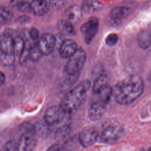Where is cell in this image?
<instances>
[{"instance_id":"obj_23","label":"cell","mask_w":151,"mask_h":151,"mask_svg":"<svg viewBox=\"0 0 151 151\" xmlns=\"http://www.w3.org/2000/svg\"><path fill=\"white\" fill-rule=\"evenodd\" d=\"M42 55L43 54L40 50L37 44H33L29 51V59L32 61L36 62L38 61Z\"/></svg>"},{"instance_id":"obj_20","label":"cell","mask_w":151,"mask_h":151,"mask_svg":"<svg viewBox=\"0 0 151 151\" xmlns=\"http://www.w3.org/2000/svg\"><path fill=\"white\" fill-rule=\"evenodd\" d=\"M33 44L29 40H27L25 43V47L19 55V61L21 65H24L29 59V51Z\"/></svg>"},{"instance_id":"obj_8","label":"cell","mask_w":151,"mask_h":151,"mask_svg":"<svg viewBox=\"0 0 151 151\" xmlns=\"http://www.w3.org/2000/svg\"><path fill=\"white\" fill-rule=\"evenodd\" d=\"M98 137L99 134L96 129L87 127L80 132L78 141L81 146L87 147L93 145L97 141Z\"/></svg>"},{"instance_id":"obj_30","label":"cell","mask_w":151,"mask_h":151,"mask_svg":"<svg viewBox=\"0 0 151 151\" xmlns=\"http://www.w3.org/2000/svg\"><path fill=\"white\" fill-rule=\"evenodd\" d=\"M25 0H12L10 2V6L12 8H15L18 9L20 5Z\"/></svg>"},{"instance_id":"obj_1","label":"cell","mask_w":151,"mask_h":151,"mask_svg":"<svg viewBox=\"0 0 151 151\" xmlns=\"http://www.w3.org/2000/svg\"><path fill=\"white\" fill-rule=\"evenodd\" d=\"M144 83L138 75L130 76L117 83L112 88L113 96L116 101L122 105L130 104L143 93Z\"/></svg>"},{"instance_id":"obj_29","label":"cell","mask_w":151,"mask_h":151,"mask_svg":"<svg viewBox=\"0 0 151 151\" xmlns=\"http://www.w3.org/2000/svg\"><path fill=\"white\" fill-rule=\"evenodd\" d=\"M18 9L22 12H29L31 11V5L28 2L24 1L18 7Z\"/></svg>"},{"instance_id":"obj_33","label":"cell","mask_w":151,"mask_h":151,"mask_svg":"<svg viewBox=\"0 0 151 151\" xmlns=\"http://www.w3.org/2000/svg\"><path fill=\"white\" fill-rule=\"evenodd\" d=\"M140 151H151V147H144L140 149Z\"/></svg>"},{"instance_id":"obj_34","label":"cell","mask_w":151,"mask_h":151,"mask_svg":"<svg viewBox=\"0 0 151 151\" xmlns=\"http://www.w3.org/2000/svg\"><path fill=\"white\" fill-rule=\"evenodd\" d=\"M150 77V78L151 79V73H150V77Z\"/></svg>"},{"instance_id":"obj_24","label":"cell","mask_w":151,"mask_h":151,"mask_svg":"<svg viewBox=\"0 0 151 151\" xmlns=\"http://www.w3.org/2000/svg\"><path fill=\"white\" fill-rule=\"evenodd\" d=\"M21 130L22 133L35 134V127L29 123H24L22 125H21Z\"/></svg>"},{"instance_id":"obj_26","label":"cell","mask_w":151,"mask_h":151,"mask_svg":"<svg viewBox=\"0 0 151 151\" xmlns=\"http://www.w3.org/2000/svg\"><path fill=\"white\" fill-rule=\"evenodd\" d=\"M2 151H17V143L13 140L8 141L5 144Z\"/></svg>"},{"instance_id":"obj_6","label":"cell","mask_w":151,"mask_h":151,"mask_svg":"<svg viewBox=\"0 0 151 151\" xmlns=\"http://www.w3.org/2000/svg\"><path fill=\"white\" fill-rule=\"evenodd\" d=\"M99 21L97 18L93 17H91L87 22L83 24L80 28L81 32L84 34V40L86 44H90L99 29Z\"/></svg>"},{"instance_id":"obj_27","label":"cell","mask_w":151,"mask_h":151,"mask_svg":"<svg viewBox=\"0 0 151 151\" xmlns=\"http://www.w3.org/2000/svg\"><path fill=\"white\" fill-rule=\"evenodd\" d=\"M68 2V0H50V4L56 9L63 8Z\"/></svg>"},{"instance_id":"obj_3","label":"cell","mask_w":151,"mask_h":151,"mask_svg":"<svg viewBox=\"0 0 151 151\" xmlns=\"http://www.w3.org/2000/svg\"><path fill=\"white\" fill-rule=\"evenodd\" d=\"M70 114L65 112L60 106L50 107L44 114V122L47 126L57 133H61L68 129Z\"/></svg>"},{"instance_id":"obj_10","label":"cell","mask_w":151,"mask_h":151,"mask_svg":"<svg viewBox=\"0 0 151 151\" xmlns=\"http://www.w3.org/2000/svg\"><path fill=\"white\" fill-rule=\"evenodd\" d=\"M106 105L107 104L104 103L99 101H94L88 111V116L89 119L93 121L100 119L106 110Z\"/></svg>"},{"instance_id":"obj_14","label":"cell","mask_w":151,"mask_h":151,"mask_svg":"<svg viewBox=\"0 0 151 151\" xmlns=\"http://www.w3.org/2000/svg\"><path fill=\"white\" fill-rule=\"evenodd\" d=\"M64 16L65 19L72 24L77 23L81 19V10L78 6L74 5L67 9L64 12Z\"/></svg>"},{"instance_id":"obj_16","label":"cell","mask_w":151,"mask_h":151,"mask_svg":"<svg viewBox=\"0 0 151 151\" xmlns=\"http://www.w3.org/2000/svg\"><path fill=\"white\" fill-rule=\"evenodd\" d=\"M31 5V11L37 16H42L48 10V5L45 0H33Z\"/></svg>"},{"instance_id":"obj_22","label":"cell","mask_w":151,"mask_h":151,"mask_svg":"<svg viewBox=\"0 0 151 151\" xmlns=\"http://www.w3.org/2000/svg\"><path fill=\"white\" fill-rule=\"evenodd\" d=\"M25 43L24 39L20 36H17L14 38V48L15 55H20L25 47Z\"/></svg>"},{"instance_id":"obj_13","label":"cell","mask_w":151,"mask_h":151,"mask_svg":"<svg viewBox=\"0 0 151 151\" xmlns=\"http://www.w3.org/2000/svg\"><path fill=\"white\" fill-rule=\"evenodd\" d=\"M0 43L1 54L15 55L14 48V38L10 35L5 34L2 35Z\"/></svg>"},{"instance_id":"obj_5","label":"cell","mask_w":151,"mask_h":151,"mask_svg":"<svg viewBox=\"0 0 151 151\" xmlns=\"http://www.w3.org/2000/svg\"><path fill=\"white\" fill-rule=\"evenodd\" d=\"M123 135V129L120 125L110 124L103 130L100 136V139L105 143L113 144L120 140Z\"/></svg>"},{"instance_id":"obj_31","label":"cell","mask_w":151,"mask_h":151,"mask_svg":"<svg viewBox=\"0 0 151 151\" xmlns=\"http://www.w3.org/2000/svg\"><path fill=\"white\" fill-rule=\"evenodd\" d=\"M61 146L60 144H54L47 150V151H61Z\"/></svg>"},{"instance_id":"obj_15","label":"cell","mask_w":151,"mask_h":151,"mask_svg":"<svg viewBox=\"0 0 151 151\" xmlns=\"http://www.w3.org/2000/svg\"><path fill=\"white\" fill-rule=\"evenodd\" d=\"M108 77L104 74H100L94 81L92 87V93L94 95H97L105 90L108 86Z\"/></svg>"},{"instance_id":"obj_2","label":"cell","mask_w":151,"mask_h":151,"mask_svg":"<svg viewBox=\"0 0 151 151\" xmlns=\"http://www.w3.org/2000/svg\"><path fill=\"white\" fill-rule=\"evenodd\" d=\"M90 86L88 81L78 84L64 96L60 106L65 112L70 114L76 111L84 103Z\"/></svg>"},{"instance_id":"obj_4","label":"cell","mask_w":151,"mask_h":151,"mask_svg":"<svg viewBox=\"0 0 151 151\" xmlns=\"http://www.w3.org/2000/svg\"><path fill=\"white\" fill-rule=\"evenodd\" d=\"M86 60V54L82 48H78L65 64L64 70L68 76H77Z\"/></svg>"},{"instance_id":"obj_28","label":"cell","mask_w":151,"mask_h":151,"mask_svg":"<svg viewBox=\"0 0 151 151\" xmlns=\"http://www.w3.org/2000/svg\"><path fill=\"white\" fill-rule=\"evenodd\" d=\"M118 36L116 34L111 33L107 36L105 41L107 45L112 46L117 43V42L118 41Z\"/></svg>"},{"instance_id":"obj_9","label":"cell","mask_w":151,"mask_h":151,"mask_svg":"<svg viewBox=\"0 0 151 151\" xmlns=\"http://www.w3.org/2000/svg\"><path fill=\"white\" fill-rule=\"evenodd\" d=\"M36 144L34 134L22 133L17 143V151H33Z\"/></svg>"},{"instance_id":"obj_12","label":"cell","mask_w":151,"mask_h":151,"mask_svg":"<svg viewBox=\"0 0 151 151\" xmlns=\"http://www.w3.org/2000/svg\"><path fill=\"white\" fill-rule=\"evenodd\" d=\"M137 44L143 50H146L151 45V24L143 28L138 34Z\"/></svg>"},{"instance_id":"obj_25","label":"cell","mask_w":151,"mask_h":151,"mask_svg":"<svg viewBox=\"0 0 151 151\" xmlns=\"http://www.w3.org/2000/svg\"><path fill=\"white\" fill-rule=\"evenodd\" d=\"M29 37L31 39V41L33 44H37L39 40V32L35 28H32L29 31Z\"/></svg>"},{"instance_id":"obj_32","label":"cell","mask_w":151,"mask_h":151,"mask_svg":"<svg viewBox=\"0 0 151 151\" xmlns=\"http://www.w3.org/2000/svg\"><path fill=\"white\" fill-rule=\"evenodd\" d=\"M5 80V74H4L3 72H1V74H0V81H1V84H3L4 81Z\"/></svg>"},{"instance_id":"obj_18","label":"cell","mask_w":151,"mask_h":151,"mask_svg":"<svg viewBox=\"0 0 151 151\" xmlns=\"http://www.w3.org/2000/svg\"><path fill=\"white\" fill-rule=\"evenodd\" d=\"M57 28L58 31L63 35L73 36L76 33L73 24L65 19L60 20L57 24Z\"/></svg>"},{"instance_id":"obj_7","label":"cell","mask_w":151,"mask_h":151,"mask_svg":"<svg viewBox=\"0 0 151 151\" xmlns=\"http://www.w3.org/2000/svg\"><path fill=\"white\" fill-rule=\"evenodd\" d=\"M55 42L56 38L53 35L49 33H45L39 38L37 45L42 54L47 55L53 51Z\"/></svg>"},{"instance_id":"obj_11","label":"cell","mask_w":151,"mask_h":151,"mask_svg":"<svg viewBox=\"0 0 151 151\" xmlns=\"http://www.w3.org/2000/svg\"><path fill=\"white\" fill-rule=\"evenodd\" d=\"M76 42L71 39L63 41L60 47V54L63 58H70L77 50Z\"/></svg>"},{"instance_id":"obj_19","label":"cell","mask_w":151,"mask_h":151,"mask_svg":"<svg viewBox=\"0 0 151 151\" xmlns=\"http://www.w3.org/2000/svg\"><path fill=\"white\" fill-rule=\"evenodd\" d=\"M103 7V4L97 0H84L83 4V8L87 13L96 12Z\"/></svg>"},{"instance_id":"obj_21","label":"cell","mask_w":151,"mask_h":151,"mask_svg":"<svg viewBox=\"0 0 151 151\" xmlns=\"http://www.w3.org/2000/svg\"><path fill=\"white\" fill-rule=\"evenodd\" d=\"M12 12L11 10L6 7H1L0 22L2 24L9 22L12 18Z\"/></svg>"},{"instance_id":"obj_17","label":"cell","mask_w":151,"mask_h":151,"mask_svg":"<svg viewBox=\"0 0 151 151\" xmlns=\"http://www.w3.org/2000/svg\"><path fill=\"white\" fill-rule=\"evenodd\" d=\"M131 12L132 9L129 7L117 6L110 11L109 15L113 19H122L129 17Z\"/></svg>"}]
</instances>
